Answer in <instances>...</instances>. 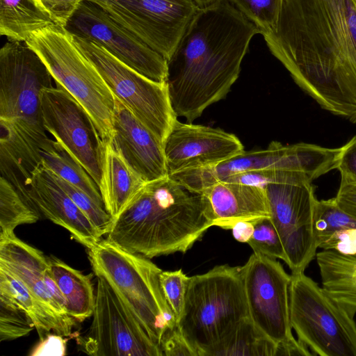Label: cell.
Here are the masks:
<instances>
[{
	"instance_id": "cell-17",
	"label": "cell",
	"mask_w": 356,
	"mask_h": 356,
	"mask_svg": "<svg viewBox=\"0 0 356 356\" xmlns=\"http://www.w3.org/2000/svg\"><path fill=\"white\" fill-rule=\"evenodd\" d=\"M163 149L168 175L216 165L243 152L238 137L220 128L176 120Z\"/></svg>"
},
{
	"instance_id": "cell-37",
	"label": "cell",
	"mask_w": 356,
	"mask_h": 356,
	"mask_svg": "<svg viewBox=\"0 0 356 356\" xmlns=\"http://www.w3.org/2000/svg\"><path fill=\"white\" fill-rule=\"evenodd\" d=\"M160 346L163 355L198 356L197 352L187 342L177 325L165 332Z\"/></svg>"
},
{
	"instance_id": "cell-16",
	"label": "cell",
	"mask_w": 356,
	"mask_h": 356,
	"mask_svg": "<svg viewBox=\"0 0 356 356\" xmlns=\"http://www.w3.org/2000/svg\"><path fill=\"white\" fill-rule=\"evenodd\" d=\"M40 103L46 131L99 186V135L86 111L65 89L58 85L42 90Z\"/></svg>"
},
{
	"instance_id": "cell-11",
	"label": "cell",
	"mask_w": 356,
	"mask_h": 356,
	"mask_svg": "<svg viewBox=\"0 0 356 356\" xmlns=\"http://www.w3.org/2000/svg\"><path fill=\"white\" fill-rule=\"evenodd\" d=\"M333 155L329 147L299 143L283 145L273 141L265 149L245 152L214 165L169 175L189 191L200 193L210 185L234 175L261 170L300 172L312 181L329 172Z\"/></svg>"
},
{
	"instance_id": "cell-4",
	"label": "cell",
	"mask_w": 356,
	"mask_h": 356,
	"mask_svg": "<svg viewBox=\"0 0 356 356\" xmlns=\"http://www.w3.org/2000/svg\"><path fill=\"white\" fill-rule=\"evenodd\" d=\"M241 266H215L190 277L177 325L198 356L248 317Z\"/></svg>"
},
{
	"instance_id": "cell-41",
	"label": "cell",
	"mask_w": 356,
	"mask_h": 356,
	"mask_svg": "<svg viewBox=\"0 0 356 356\" xmlns=\"http://www.w3.org/2000/svg\"><path fill=\"white\" fill-rule=\"evenodd\" d=\"M254 221L243 220L236 222L231 229L234 238L241 243H248L254 232Z\"/></svg>"
},
{
	"instance_id": "cell-34",
	"label": "cell",
	"mask_w": 356,
	"mask_h": 356,
	"mask_svg": "<svg viewBox=\"0 0 356 356\" xmlns=\"http://www.w3.org/2000/svg\"><path fill=\"white\" fill-rule=\"evenodd\" d=\"M248 243L254 252L286 261L283 244L270 218H260L254 222V232Z\"/></svg>"
},
{
	"instance_id": "cell-6",
	"label": "cell",
	"mask_w": 356,
	"mask_h": 356,
	"mask_svg": "<svg viewBox=\"0 0 356 356\" xmlns=\"http://www.w3.org/2000/svg\"><path fill=\"white\" fill-rule=\"evenodd\" d=\"M26 43L49 70L56 85L84 108L102 140H112L114 95L70 33L56 24L32 34Z\"/></svg>"
},
{
	"instance_id": "cell-7",
	"label": "cell",
	"mask_w": 356,
	"mask_h": 356,
	"mask_svg": "<svg viewBox=\"0 0 356 356\" xmlns=\"http://www.w3.org/2000/svg\"><path fill=\"white\" fill-rule=\"evenodd\" d=\"M53 77L26 42L10 40L0 49V119L19 134L43 143L40 94L52 87Z\"/></svg>"
},
{
	"instance_id": "cell-25",
	"label": "cell",
	"mask_w": 356,
	"mask_h": 356,
	"mask_svg": "<svg viewBox=\"0 0 356 356\" xmlns=\"http://www.w3.org/2000/svg\"><path fill=\"white\" fill-rule=\"evenodd\" d=\"M49 259L51 274L65 300L70 316L79 323L91 317L96 297L92 274L84 275L54 256Z\"/></svg>"
},
{
	"instance_id": "cell-40",
	"label": "cell",
	"mask_w": 356,
	"mask_h": 356,
	"mask_svg": "<svg viewBox=\"0 0 356 356\" xmlns=\"http://www.w3.org/2000/svg\"><path fill=\"white\" fill-rule=\"evenodd\" d=\"M334 198L343 210L356 218V182L341 181Z\"/></svg>"
},
{
	"instance_id": "cell-32",
	"label": "cell",
	"mask_w": 356,
	"mask_h": 356,
	"mask_svg": "<svg viewBox=\"0 0 356 356\" xmlns=\"http://www.w3.org/2000/svg\"><path fill=\"white\" fill-rule=\"evenodd\" d=\"M263 34L274 30L284 0H227Z\"/></svg>"
},
{
	"instance_id": "cell-12",
	"label": "cell",
	"mask_w": 356,
	"mask_h": 356,
	"mask_svg": "<svg viewBox=\"0 0 356 356\" xmlns=\"http://www.w3.org/2000/svg\"><path fill=\"white\" fill-rule=\"evenodd\" d=\"M312 182L305 175L296 172L264 187L270 218L281 238L291 274L304 272L318 248L314 230L318 200Z\"/></svg>"
},
{
	"instance_id": "cell-23",
	"label": "cell",
	"mask_w": 356,
	"mask_h": 356,
	"mask_svg": "<svg viewBox=\"0 0 356 356\" xmlns=\"http://www.w3.org/2000/svg\"><path fill=\"white\" fill-rule=\"evenodd\" d=\"M314 230L318 248L356 254V218L343 210L334 197L318 200Z\"/></svg>"
},
{
	"instance_id": "cell-38",
	"label": "cell",
	"mask_w": 356,
	"mask_h": 356,
	"mask_svg": "<svg viewBox=\"0 0 356 356\" xmlns=\"http://www.w3.org/2000/svg\"><path fill=\"white\" fill-rule=\"evenodd\" d=\"M337 169L341 181L356 182V135L341 146Z\"/></svg>"
},
{
	"instance_id": "cell-31",
	"label": "cell",
	"mask_w": 356,
	"mask_h": 356,
	"mask_svg": "<svg viewBox=\"0 0 356 356\" xmlns=\"http://www.w3.org/2000/svg\"><path fill=\"white\" fill-rule=\"evenodd\" d=\"M35 329L28 313L10 297L0 293V341L15 340Z\"/></svg>"
},
{
	"instance_id": "cell-10",
	"label": "cell",
	"mask_w": 356,
	"mask_h": 356,
	"mask_svg": "<svg viewBox=\"0 0 356 356\" xmlns=\"http://www.w3.org/2000/svg\"><path fill=\"white\" fill-rule=\"evenodd\" d=\"M248 316L277 345V355H300L303 344L295 339L289 316L291 275L275 258L253 252L241 266Z\"/></svg>"
},
{
	"instance_id": "cell-42",
	"label": "cell",
	"mask_w": 356,
	"mask_h": 356,
	"mask_svg": "<svg viewBox=\"0 0 356 356\" xmlns=\"http://www.w3.org/2000/svg\"><path fill=\"white\" fill-rule=\"evenodd\" d=\"M220 0H194L200 8L209 6Z\"/></svg>"
},
{
	"instance_id": "cell-21",
	"label": "cell",
	"mask_w": 356,
	"mask_h": 356,
	"mask_svg": "<svg viewBox=\"0 0 356 356\" xmlns=\"http://www.w3.org/2000/svg\"><path fill=\"white\" fill-rule=\"evenodd\" d=\"M200 194L206 214L213 226L229 229L239 221L270 218L264 187L220 180Z\"/></svg>"
},
{
	"instance_id": "cell-39",
	"label": "cell",
	"mask_w": 356,
	"mask_h": 356,
	"mask_svg": "<svg viewBox=\"0 0 356 356\" xmlns=\"http://www.w3.org/2000/svg\"><path fill=\"white\" fill-rule=\"evenodd\" d=\"M64 337L56 334H48L33 348L31 356L38 355H65L66 340Z\"/></svg>"
},
{
	"instance_id": "cell-30",
	"label": "cell",
	"mask_w": 356,
	"mask_h": 356,
	"mask_svg": "<svg viewBox=\"0 0 356 356\" xmlns=\"http://www.w3.org/2000/svg\"><path fill=\"white\" fill-rule=\"evenodd\" d=\"M40 218L14 185L1 176L0 236L13 234L17 226L35 223Z\"/></svg>"
},
{
	"instance_id": "cell-28",
	"label": "cell",
	"mask_w": 356,
	"mask_h": 356,
	"mask_svg": "<svg viewBox=\"0 0 356 356\" xmlns=\"http://www.w3.org/2000/svg\"><path fill=\"white\" fill-rule=\"evenodd\" d=\"M42 163L51 172L79 188L104 207L99 188L86 170L56 141L47 138L40 146Z\"/></svg>"
},
{
	"instance_id": "cell-24",
	"label": "cell",
	"mask_w": 356,
	"mask_h": 356,
	"mask_svg": "<svg viewBox=\"0 0 356 356\" xmlns=\"http://www.w3.org/2000/svg\"><path fill=\"white\" fill-rule=\"evenodd\" d=\"M323 289L353 318L356 314V254L334 250L316 254Z\"/></svg>"
},
{
	"instance_id": "cell-18",
	"label": "cell",
	"mask_w": 356,
	"mask_h": 356,
	"mask_svg": "<svg viewBox=\"0 0 356 356\" xmlns=\"http://www.w3.org/2000/svg\"><path fill=\"white\" fill-rule=\"evenodd\" d=\"M21 194L40 216L67 229L88 250L102 240V234L42 162L32 171Z\"/></svg>"
},
{
	"instance_id": "cell-15",
	"label": "cell",
	"mask_w": 356,
	"mask_h": 356,
	"mask_svg": "<svg viewBox=\"0 0 356 356\" xmlns=\"http://www.w3.org/2000/svg\"><path fill=\"white\" fill-rule=\"evenodd\" d=\"M65 29L72 35L98 43L147 78L166 82L167 60L97 5L82 0Z\"/></svg>"
},
{
	"instance_id": "cell-3",
	"label": "cell",
	"mask_w": 356,
	"mask_h": 356,
	"mask_svg": "<svg viewBox=\"0 0 356 356\" xmlns=\"http://www.w3.org/2000/svg\"><path fill=\"white\" fill-rule=\"evenodd\" d=\"M212 226L202 195L167 176L145 184L113 219L106 239L152 259L186 252Z\"/></svg>"
},
{
	"instance_id": "cell-9",
	"label": "cell",
	"mask_w": 356,
	"mask_h": 356,
	"mask_svg": "<svg viewBox=\"0 0 356 356\" xmlns=\"http://www.w3.org/2000/svg\"><path fill=\"white\" fill-rule=\"evenodd\" d=\"M72 35L113 95L163 145L177 120L166 82L156 81L140 74L97 42Z\"/></svg>"
},
{
	"instance_id": "cell-33",
	"label": "cell",
	"mask_w": 356,
	"mask_h": 356,
	"mask_svg": "<svg viewBox=\"0 0 356 356\" xmlns=\"http://www.w3.org/2000/svg\"><path fill=\"white\" fill-rule=\"evenodd\" d=\"M51 174L56 182L86 214L102 236L107 234L110 231L113 219L105 208L97 204L79 188L61 179L53 172Z\"/></svg>"
},
{
	"instance_id": "cell-20",
	"label": "cell",
	"mask_w": 356,
	"mask_h": 356,
	"mask_svg": "<svg viewBox=\"0 0 356 356\" xmlns=\"http://www.w3.org/2000/svg\"><path fill=\"white\" fill-rule=\"evenodd\" d=\"M49 257L17 238L0 236V268L19 280L46 309L72 334L76 321L55 300L45 282Z\"/></svg>"
},
{
	"instance_id": "cell-26",
	"label": "cell",
	"mask_w": 356,
	"mask_h": 356,
	"mask_svg": "<svg viewBox=\"0 0 356 356\" xmlns=\"http://www.w3.org/2000/svg\"><path fill=\"white\" fill-rule=\"evenodd\" d=\"M55 24L35 0H0V34L25 42L36 31Z\"/></svg>"
},
{
	"instance_id": "cell-14",
	"label": "cell",
	"mask_w": 356,
	"mask_h": 356,
	"mask_svg": "<svg viewBox=\"0 0 356 356\" xmlns=\"http://www.w3.org/2000/svg\"><path fill=\"white\" fill-rule=\"evenodd\" d=\"M168 60L200 8L194 0H84Z\"/></svg>"
},
{
	"instance_id": "cell-1",
	"label": "cell",
	"mask_w": 356,
	"mask_h": 356,
	"mask_svg": "<svg viewBox=\"0 0 356 356\" xmlns=\"http://www.w3.org/2000/svg\"><path fill=\"white\" fill-rule=\"evenodd\" d=\"M296 84L323 109L356 123V3L284 0L261 34Z\"/></svg>"
},
{
	"instance_id": "cell-22",
	"label": "cell",
	"mask_w": 356,
	"mask_h": 356,
	"mask_svg": "<svg viewBox=\"0 0 356 356\" xmlns=\"http://www.w3.org/2000/svg\"><path fill=\"white\" fill-rule=\"evenodd\" d=\"M97 149L101 171L98 187L105 209L115 219L147 182L131 167L111 140L99 137Z\"/></svg>"
},
{
	"instance_id": "cell-13",
	"label": "cell",
	"mask_w": 356,
	"mask_h": 356,
	"mask_svg": "<svg viewBox=\"0 0 356 356\" xmlns=\"http://www.w3.org/2000/svg\"><path fill=\"white\" fill-rule=\"evenodd\" d=\"M95 305L88 331L79 343L93 356H161V347L102 277H97Z\"/></svg>"
},
{
	"instance_id": "cell-27",
	"label": "cell",
	"mask_w": 356,
	"mask_h": 356,
	"mask_svg": "<svg viewBox=\"0 0 356 356\" xmlns=\"http://www.w3.org/2000/svg\"><path fill=\"white\" fill-rule=\"evenodd\" d=\"M277 345L248 317L240 321L203 356H276Z\"/></svg>"
},
{
	"instance_id": "cell-35",
	"label": "cell",
	"mask_w": 356,
	"mask_h": 356,
	"mask_svg": "<svg viewBox=\"0 0 356 356\" xmlns=\"http://www.w3.org/2000/svg\"><path fill=\"white\" fill-rule=\"evenodd\" d=\"M189 280L190 277H188L181 269L173 271L162 270L160 274L163 292L177 323L182 312Z\"/></svg>"
},
{
	"instance_id": "cell-2",
	"label": "cell",
	"mask_w": 356,
	"mask_h": 356,
	"mask_svg": "<svg viewBox=\"0 0 356 356\" xmlns=\"http://www.w3.org/2000/svg\"><path fill=\"white\" fill-rule=\"evenodd\" d=\"M260 31L227 0L199 8L168 61L166 83L177 117L193 122L225 98Z\"/></svg>"
},
{
	"instance_id": "cell-19",
	"label": "cell",
	"mask_w": 356,
	"mask_h": 356,
	"mask_svg": "<svg viewBox=\"0 0 356 356\" xmlns=\"http://www.w3.org/2000/svg\"><path fill=\"white\" fill-rule=\"evenodd\" d=\"M114 102V147L146 182L168 176L163 145L115 95Z\"/></svg>"
},
{
	"instance_id": "cell-29",
	"label": "cell",
	"mask_w": 356,
	"mask_h": 356,
	"mask_svg": "<svg viewBox=\"0 0 356 356\" xmlns=\"http://www.w3.org/2000/svg\"><path fill=\"white\" fill-rule=\"evenodd\" d=\"M0 293L10 297L28 313L34 323L40 340L51 332L64 337L71 334L19 280L1 268Z\"/></svg>"
},
{
	"instance_id": "cell-8",
	"label": "cell",
	"mask_w": 356,
	"mask_h": 356,
	"mask_svg": "<svg viewBox=\"0 0 356 356\" xmlns=\"http://www.w3.org/2000/svg\"><path fill=\"white\" fill-rule=\"evenodd\" d=\"M289 316L298 339L313 355L356 356V323L304 272L291 274Z\"/></svg>"
},
{
	"instance_id": "cell-36",
	"label": "cell",
	"mask_w": 356,
	"mask_h": 356,
	"mask_svg": "<svg viewBox=\"0 0 356 356\" xmlns=\"http://www.w3.org/2000/svg\"><path fill=\"white\" fill-rule=\"evenodd\" d=\"M52 22L65 28L82 0H35Z\"/></svg>"
},
{
	"instance_id": "cell-43",
	"label": "cell",
	"mask_w": 356,
	"mask_h": 356,
	"mask_svg": "<svg viewBox=\"0 0 356 356\" xmlns=\"http://www.w3.org/2000/svg\"><path fill=\"white\" fill-rule=\"evenodd\" d=\"M355 1V3H356V0H353Z\"/></svg>"
},
{
	"instance_id": "cell-5",
	"label": "cell",
	"mask_w": 356,
	"mask_h": 356,
	"mask_svg": "<svg viewBox=\"0 0 356 356\" xmlns=\"http://www.w3.org/2000/svg\"><path fill=\"white\" fill-rule=\"evenodd\" d=\"M88 259L95 275L108 283L160 346L165 332L177 325L161 288L162 270L107 239L88 249Z\"/></svg>"
}]
</instances>
